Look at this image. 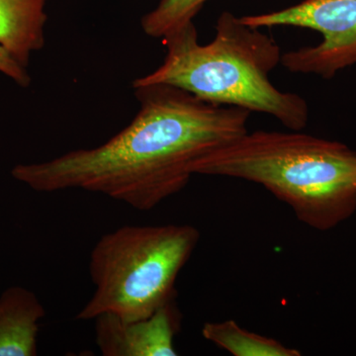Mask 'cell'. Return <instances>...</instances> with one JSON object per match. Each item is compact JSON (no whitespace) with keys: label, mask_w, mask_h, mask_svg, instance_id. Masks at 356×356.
<instances>
[{"label":"cell","mask_w":356,"mask_h":356,"mask_svg":"<svg viewBox=\"0 0 356 356\" xmlns=\"http://www.w3.org/2000/svg\"><path fill=\"white\" fill-rule=\"evenodd\" d=\"M48 0H0V47L23 67L44 48Z\"/></svg>","instance_id":"ba28073f"},{"label":"cell","mask_w":356,"mask_h":356,"mask_svg":"<svg viewBox=\"0 0 356 356\" xmlns=\"http://www.w3.org/2000/svg\"><path fill=\"white\" fill-rule=\"evenodd\" d=\"M199 238L191 225L123 226L102 236L89 261L95 291L76 320L102 314L142 320L175 301L178 274Z\"/></svg>","instance_id":"277c9868"},{"label":"cell","mask_w":356,"mask_h":356,"mask_svg":"<svg viewBox=\"0 0 356 356\" xmlns=\"http://www.w3.org/2000/svg\"><path fill=\"white\" fill-rule=\"evenodd\" d=\"M0 74L10 79L21 88H28L32 79L27 67H23L8 53L0 47Z\"/></svg>","instance_id":"8fae6325"},{"label":"cell","mask_w":356,"mask_h":356,"mask_svg":"<svg viewBox=\"0 0 356 356\" xmlns=\"http://www.w3.org/2000/svg\"><path fill=\"white\" fill-rule=\"evenodd\" d=\"M46 310L34 292L7 288L0 295V356L38 355L39 323Z\"/></svg>","instance_id":"52a82bcc"},{"label":"cell","mask_w":356,"mask_h":356,"mask_svg":"<svg viewBox=\"0 0 356 356\" xmlns=\"http://www.w3.org/2000/svg\"><path fill=\"white\" fill-rule=\"evenodd\" d=\"M240 18L252 27L305 28L322 35L316 46L282 54L281 65L293 74L330 79L356 65V0H303L280 10Z\"/></svg>","instance_id":"5b68a950"},{"label":"cell","mask_w":356,"mask_h":356,"mask_svg":"<svg viewBox=\"0 0 356 356\" xmlns=\"http://www.w3.org/2000/svg\"><path fill=\"white\" fill-rule=\"evenodd\" d=\"M194 173L261 185L318 231L356 212V152L301 131L245 133L201 159Z\"/></svg>","instance_id":"3957f363"},{"label":"cell","mask_w":356,"mask_h":356,"mask_svg":"<svg viewBox=\"0 0 356 356\" xmlns=\"http://www.w3.org/2000/svg\"><path fill=\"white\" fill-rule=\"evenodd\" d=\"M133 89L140 108L127 127L93 149L14 166V179L35 191L83 189L151 211L184 191L201 159L248 132V110L166 84Z\"/></svg>","instance_id":"6da1fadb"},{"label":"cell","mask_w":356,"mask_h":356,"mask_svg":"<svg viewBox=\"0 0 356 356\" xmlns=\"http://www.w3.org/2000/svg\"><path fill=\"white\" fill-rule=\"evenodd\" d=\"M204 339L235 356H300L276 339L243 329L234 320L208 322L202 327Z\"/></svg>","instance_id":"9c48e42d"},{"label":"cell","mask_w":356,"mask_h":356,"mask_svg":"<svg viewBox=\"0 0 356 356\" xmlns=\"http://www.w3.org/2000/svg\"><path fill=\"white\" fill-rule=\"evenodd\" d=\"M95 321V341L102 355H177L175 337L181 317L175 301L142 320L124 321L113 314H102Z\"/></svg>","instance_id":"8992f818"},{"label":"cell","mask_w":356,"mask_h":356,"mask_svg":"<svg viewBox=\"0 0 356 356\" xmlns=\"http://www.w3.org/2000/svg\"><path fill=\"white\" fill-rule=\"evenodd\" d=\"M208 0H161L143 16L140 27L147 36L163 39L179 28L194 22Z\"/></svg>","instance_id":"30bf717a"},{"label":"cell","mask_w":356,"mask_h":356,"mask_svg":"<svg viewBox=\"0 0 356 356\" xmlns=\"http://www.w3.org/2000/svg\"><path fill=\"white\" fill-rule=\"evenodd\" d=\"M215 31L206 44L199 43L194 22L166 35L161 39L166 49L163 64L135 79L133 88L166 84L203 102L270 115L290 130H303L308 103L269 79L282 58L275 40L229 11L219 16Z\"/></svg>","instance_id":"7a4b0ae2"}]
</instances>
